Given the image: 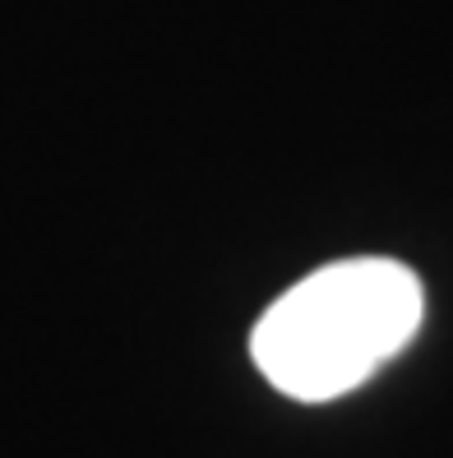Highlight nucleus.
Instances as JSON below:
<instances>
[{"mask_svg": "<svg viewBox=\"0 0 453 458\" xmlns=\"http://www.w3.org/2000/svg\"><path fill=\"white\" fill-rule=\"evenodd\" d=\"M421 315L425 292L407 264L384 255L333 259L259 315L250 357L287 398L329 403L403 352Z\"/></svg>", "mask_w": 453, "mask_h": 458, "instance_id": "nucleus-1", "label": "nucleus"}]
</instances>
